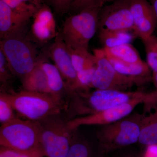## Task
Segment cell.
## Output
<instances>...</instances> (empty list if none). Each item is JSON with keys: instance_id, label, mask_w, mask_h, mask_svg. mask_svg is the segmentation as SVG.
Wrapping results in <instances>:
<instances>
[{"instance_id": "1", "label": "cell", "mask_w": 157, "mask_h": 157, "mask_svg": "<svg viewBox=\"0 0 157 157\" xmlns=\"http://www.w3.org/2000/svg\"><path fill=\"white\" fill-rule=\"evenodd\" d=\"M147 94V93L143 92L112 90L78 92L70 95L69 111L71 117L74 118L91 115L145 97Z\"/></svg>"}, {"instance_id": "2", "label": "cell", "mask_w": 157, "mask_h": 157, "mask_svg": "<svg viewBox=\"0 0 157 157\" xmlns=\"http://www.w3.org/2000/svg\"><path fill=\"white\" fill-rule=\"evenodd\" d=\"M17 113L25 119L38 121L60 114L66 108L63 101L49 94L23 90L17 93L2 92Z\"/></svg>"}, {"instance_id": "3", "label": "cell", "mask_w": 157, "mask_h": 157, "mask_svg": "<svg viewBox=\"0 0 157 157\" xmlns=\"http://www.w3.org/2000/svg\"><path fill=\"white\" fill-rule=\"evenodd\" d=\"M101 9L95 7L84 9L66 19L61 35L68 48L88 50L90 41L98 30Z\"/></svg>"}, {"instance_id": "4", "label": "cell", "mask_w": 157, "mask_h": 157, "mask_svg": "<svg viewBox=\"0 0 157 157\" xmlns=\"http://www.w3.org/2000/svg\"><path fill=\"white\" fill-rule=\"evenodd\" d=\"M142 114H135L101 126L97 134L103 153L137 143L139 140Z\"/></svg>"}, {"instance_id": "5", "label": "cell", "mask_w": 157, "mask_h": 157, "mask_svg": "<svg viewBox=\"0 0 157 157\" xmlns=\"http://www.w3.org/2000/svg\"><path fill=\"white\" fill-rule=\"evenodd\" d=\"M0 50L6 57L13 74L22 79L38 63L36 48L25 33L1 39Z\"/></svg>"}, {"instance_id": "6", "label": "cell", "mask_w": 157, "mask_h": 157, "mask_svg": "<svg viewBox=\"0 0 157 157\" xmlns=\"http://www.w3.org/2000/svg\"><path fill=\"white\" fill-rule=\"evenodd\" d=\"M39 121L16 117L0 128V145L21 151L41 148Z\"/></svg>"}, {"instance_id": "7", "label": "cell", "mask_w": 157, "mask_h": 157, "mask_svg": "<svg viewBox=\"0 0 157 157\" xmlns=\"http://www.w3.org/2000/svg\"><path fill=\"white\" fill-rule=\"evenodd\" d=\"M56 114L38 121L40 124V142L45 156L66 157L73 135L66 121Z\"/></svg>"}, {"instance_id": "8", "label": "cell", "mask_w": 157, "mask_h": 157, "mask_svg": "<svg viewBox=\"0 0 157 157\" xmlns=\"http://www.w3.org/2000/svg\"><path fill=\"white\" fill-rule=\"evenodd\" d=\"M96 70L92 87L98 90H112L127 91L134 85H140L135 78L118 72L107 57L104 48L94 51Z\"/></svg>"}, {"instance_id": "9", "label": "cell", "mask_w": 157, "mask_h": 157, "mask_svg": "<svg viewBox=\"0 0 157 157\" xmlns=\"http://www.w3.org/2000/svg\"><path fill=\"white\" fill-rule=\"evenodd\" d=\"M150 96V93H148L145 97L135 99L117 107L91 115L71 119L68 121V128L71 131H75L81 126H103L115 122L128 117L137 105L147 102L149 100Z\"/></svg>"}, {"instance_id": "10", "label": "cell", "mask_w": 157, "mask_h": 157, "mask_svg": "<svg viewBox=\"0 0 157 157\" xmlns=\"http://www.w3.org/2000/svg\"><path fill=\"white\" fill-rule=\"evenodd\" d=\"M134 23L128 0H118L101 8L98 18V31H131Z\"/></svg>"}, {"instance_id": "11", "label": "cell", "mask_w": 157, "mask_h": 157, "mask_svg": "<svg viewBox=\"0 0 157 157\" xmlns=\"http://www.w3.org/2000/svg\"><path fill=\"white\" fill-rule=\"evenodd\" d=\"M49 55L61 73L69 95L76 91L77 72L73 67L69 48L58 33L49 49Z\"/></svg>"}, {"instance_id": "12", "label": "cell", "mask_w": 157, "mask_h": 157, "mask_svg": "<svg viewBox=\"0 0 157 157\" xmlns=\"http://www.w3.org/2000/svg\"><path fill=\"white\" fill-rule=\"evenodd\" d=\"M128 2L135 36L141 40L151 36L157 22L154 11L148 0H128Z\"/></svg>"}, {"instance_id": "13", "label": "cell", "mask_w": 157, "mask_h": 157, "mask_svg": "<svg viewBox=\"0 0 157 157\" xmlns=\"http://www.w3.org/2000/svg\"><path fill=\"white\" fill-rule=\"evenodd\" d=\"M33 15L15 12L0 0V37L5 39L25 33L26 25Z\"/></svg>"}, {"instance_id": "14", "label": "cell", "mask_w": 157, "mask_h": 157, "mask_svg": "<svg viewBox=\"0 0 157 157\" xmlns=\"http://www.w3.org/2000/svg\"><path fill=\"white\" fill-rule=\"evenodd\" d=\"M34 20L31 28L34 38L39 42H48L55 38L56 32V23L51 9L44 4L33 16Z\"/></svg>"}, {"instance_id": "15", "label": "cell", "mask_w": 157, "mask_h": 157, "mask_svg": "<svg viewBox=\"0 0 157 157\" xmlns=\"http://www.w3.org/2000/svg\"><path fill=\"white\" fill-rule=\"evenodd\" d=\"M144 104L138 142L147 146L155 145L157 144V105L150 102Z\"/></svg>"}, {"instance_id": "16", "label": "cell", "mask_w": 157, "mask_h": 157, "mask_svg": "<svg viewBox=\"0 0 157 157\" xmlns=\"http://www.w3.org/2000/svg\"><path fill=\"white\" fill-rule=\"evenodd\" d=\"M108 59L118 72L135 78L140 85L152 80L151 70L147 63L143 61L136 63H128L110 58Z\"/></svg>"}, {"instance_id": "17", "label": "cell", "mask_w": 157, "mask_h": 157, "mask_svg": "<svg viewBox=\"0 0 157 157\" xmlns=\"http://www.w3.org/2000/svg\"><path fill=\"white\" fill-rule=\"evenodd\" d=\"M40 65L46 75L50 94L63 101V93L67 92L61 73L55 65L48 62L41 61Z\"/></svg>"}, {"instance_id": "18", "label": "cell", "mask_w": 157, "mask_h": 157, "mask_svg": "<svg viewBox=\"0 0 157 157\" xmlns=\"http://www.w3.org/2000/svg\"><path fill=\"white\" fill-rule=\"evenodd\" d=\"M38 60L36 67L22 79L24 90L50 94L48 81L44 71Z\"/></svg>"}, {"instance_id": "19", "label": "cell", "mask_w": 157, "mask_h": 157, "mask_svg": "<svg viewBox=\"0 0 157 157\" xmlns=\"http://www.w3.org/2000/svg\"><path fill=\"white\" fill-rule=\"evenodd\" d=\"M108 58L128 63L142 61L137 49L131 43L109 48H103Z\"/></svg>"}, {"instance_id": "20", "label": "cell", "mask_w": 157, "mask_h": 157, "mask_svg": "<svg viewBox=\"0 0 157 157\" xmlns=\"http://www.w3.org/2000/svg\"><path fill=\"white\" fill-rule=\"evenodd\" d=\"M137 38L131 31H99V38L103 48H112L122 44L131 43Z\"/></svg>"}, {"instance_id": "21", "label": "cell", "mask_w": 157, "mask_h": 157, "mask_svg": "<svg viewBox=\"0 0 157 157\" xmlns=\"http://www.w3.org/2000/svg\"><path fill=\"white\" fill-rule=\"evenodd\" d=\"M68 48L73 67L76 72L95 66V57L88 50Z\"/></svg>"}, {"instance_id": "22", "label": "cell", "mask_w": 157, "mask_h": 157, "mask_svg": "<svg viewBox=\"0 0 157 157\" xmlns=\"http://www.w3.org/2000/svg\"><path fill=\"white\" fill-rule=\"evenodd\" d=\"M92 147L88 141L73 136L66 157H93Z\"/></svg>"}, {"instance_id": "23", "label": "cell", "mask_w": 157, "mask_h": 157, "mask_svg": "<svg viewBox=\"0 0 157 157\" xmlns=\"http://www.w3.org/2000/svg\"><path fill=\"white\" fill-rule=\"evenodd\" d=\"M141 40L146 52L147 63L153 73L157 72V36L153 34Z\"/></svg>"}, {"instance_id": "24", "label": "cell", "mask_w": 157, "mask_h": 157, "mask_svg": "<svg viewBox=\"0 0 157 157\" xmlns=\"http://www.w3.org/2000/svg\"><path fill=\"white\" fill-rule=\"evenodd\" d=\"M96 70V66L77 72L76 92L89 91ZM75 92V93H76Z\"/></svg>"}, {"instance_id": "25", "label": "cell", "mask_w": 157, "mask_h": 157, "mask_svg": "<svg viewBox=\"0 0 157 157\" xmlns=\"http://www.w3.org/2000/svg\"><path fill=\"white\" fill-rule=\"evenodd\" d=\"M109 0H73L69 11L73 14L84 9L91 8H102L109 3Z\"/></svg>"}, {"instance_id": "26", "label": "cell", "mask_w": 157, "mask_h": 157, "mask_svg": "<svg viewBox=\"0 0 157 157\" xmlns=\"http://www.w3.org/2000/svg\"><path fill=\"white\" fill-rule=\"evenodd\" d=\"M45 156L42 149L31 151H21L5 147H0V157H43Z\"/></svg>"}, {"instance_id": "27", "label": "cell", "mask_w": 157, "mask_h": 157, "mask_svg": "<svg viewBox=\"0 0 157 157\" xmlns=\"http://www.w3.org/2000/svg\"><path fill=\"white\" fill-rule=\"evenodd\" d=\"M6 4L12 10L21 14L34 15L37 9L36 6L25 2L21 0H1Z\"/></svg>"}, {"instance_id": "28", "label": "cell", "mask_w": 157, "mask_h": 157, "mask_svg": "<svg viewBox=\"0 0 157 157\" xmlns=\"http://www.w3.org/2000/svg\"><path fill=\"white\" fill-rule=\"evenodd\" d=\"M15 111L11 104L2 93L0 94V122L2 124L9 122L16 118Z\"/></svg>"}, {"instance_id": "29", "label": "cell", "mask_w": 157, "mask_h": 157, "mask_svg": "<svg viewBox=\"0 0 157 157\" xmlns=\"http://www.w3.org/2000/svg\"><path fill=\"white\" fill-rule=\"evenodd\" d=\"M14 75L2 52L0 50V81L3 85L7 84Z\"/></svg>"}, {"instance_id": "30", "label": "cell", "mask_w": 157, "mask_h": 157, "mask_svg": "<svg viewBox=\"0 0 157 157\" xmlns=\"http://www.w3.org/2000/svg\"><path fill=\"white\" fill-rule=\"evenodd\" d=\"M73 0H47L57 14H63L69 11Z\"/></svg>"}, {"instance_id": "31", "label": "cell", "mask_w": 157, "mask_h": 157, "mask_svg": "<svg viewBox=\"0 0 157 157\" xmlns=\"http://www.w3.org/2000/svg\"><path fill=\"white\" fill-rule=\"evenodd\" d=\"M152 81L153 82L155 90L151 92L150 100L149 102L157 105V72H154L152 74Z\"/></svg>"}, {"instance_id": "32", "label": "cell", "mask_w": 157, "mask_h": 157, "mask_svg": "<svg viewBox=\"0 0 157 157\" xmlns=\"http://www.w3.org/2000/svg\"><path fill=\"white\" fill-rule=\"evenodd\" d=\"M144 157H157V144L147 146Z\"/></svg>"}, {"instance_id": "33", "label": "cell", "mask_w": 157, "mask_h": 157, "mask_svg": "<svg viewBox=\"0 0 157 157\" xmlns=\"http://www.w3.org/2000/svg\"><path fill=\"white\" fill-rule=\"evenodd\" d=\"M21 1L33 5L38 9L44 4L43 0H21Z\"/></svg>"}, {"instance_id": "34", "label": "cell", "mask_w": 157, "mask_h": 157, "mask_svg": "<svg viewBox=\"0 0 157 157\" xmlns=\"http://www.w3.org/2000/svg\"><path fill=\"white\" fill-rule=\"evenodd\" d=\"M148 1L150 3L154 11L156 19L157 26V0H148Z\"/></svg>"}, {"instance_id": "35", "label": "cell", "mask_w": 157, "mask_h": 157, "mask_svg": "<svg viewBox=\"0 0 157 157\" xmlns=\"http://www.w3.org/2000/svg\"><path fill=\"white\" fill-rule=\"evenodd\" d=\"M121 157H139L137 156V155H125L122 156Z\"/></svg>"}, {"instance_id": "36", "label": "cell", "mask_w": 157, "mask_h": 157, "mask_svg": "<svg viewBox=\"0 0 157 157\" xmlns=\"http://www.w3.org/2000/svg\"><path fill=\"white\" fill-rule=\"evenodd\" d=\"M118 1V0H109V3L112 2H114V1Z\"/></svg>"}]
</instances>
